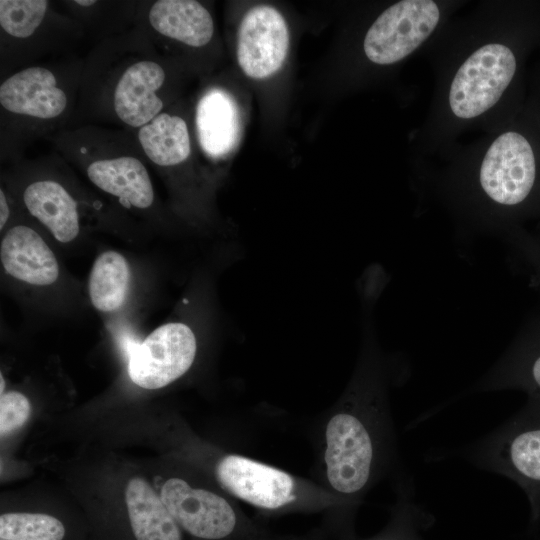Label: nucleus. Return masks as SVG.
Masks as SVG:
<instances>
[{"label":"nucleus","instance_id":"nucleus-26","mask_svg":"<svg viewBox=\"0 0 540 540\" xmlns=\"http://www.w3.org/2000/svg\"><path fill=\"white\" fill-rule=\"evenodd\" d=\"M0 384H1V389H0V391H1V395H2V394H4V388H5V380H4V378H3V374H2V373L0 374Z\"/></svg>","mask_w":540,"mask_h":540},{"label":"nucleus","instance_id":"nucleus-16","mask_svg":"<svg viewBox=\"0 0 540 540\" xmlns=\"http://www.w3.org/2000/svg\"><path fill=\"white\" fill-rule=\"evenodd\" d=\"M147 19L156 34L190 47L205 46L214 34L212 16L198 1H156L150 6Z\"/></svg>","mask_w":540,"mask_h":540},{"label":"nucleus","instance_id":"nucleus-12","mask_svg":"<svg viewBox=\"0 0 540 540\" xmlns=\"http://www.w3.org/2000/svg\"><path fill=\"white\" fill-rule=\"evenodd\" d=\"M479 389H519L540 399V317L523 326L509 349L481 379Z\"/></svg>","mask_w":540,"mask_h":540},{"label":"nucleus","instance_id":"nucleus-7","mask_svg":"<svg viewBox=\"0 0 540 540\" xmlns=\"http://www.w3.org/2000/svg\"><path fill=\"white\" fill-rule=\"evenodd\" d=\"M439 19L440 11L434 1H399L383 11L368 29L364 52L373 63H396L431 35Z\"/></svg>","mask_w":540,"mask_h":540},{"label":"nucleus","instance_id":"nucleus-4","mask_svg":"<svg viewBox=\"0 0 540 540\" xmlns=\"http://www.w3.org/2000/svg\"><path fill=\"white\" fill-rule=\"evenodd\" d=\"M214 475L228 494L262 510H282L316 499L340 503L327 489L239 454L222 455Z\"/></svg>","mask_w":540,"mask_h":540},{"label":"nucleus","instance_id":"nucleus-10","mask_svg":"<svg viewBox=\"0 0 540 540\" xmlns=\"http://www.w3.org/2000/svg\"><path fill=\"white\" fill-rule=\"evenodd\" d=\"M166 78L164 67L155 59L141 58L127 64L111 91V105L117 119L139 129L163 112L160 92Z\"/></svg>","mask_w":540,"mask_h":540},{"label":"nucleus","instance_id":"nucleus-24","mask_svg":"<svg viewBox=\"0 0 540 540\" xmlns=\"http://www.w3.org/2000/svg\"><path fill=\"white\" fill-rule=\"evenodd\" d=\"M510 242L523 262L532 285L540 291V229L535 233L515 231Z\"/></svg>","mask_w":540,"mask_h":540},{"label":"nucleus","instance_id":"nucleus-22","mask_svg":"<svg viewBox=\"0 0 540 540\" xmlns=\"http://www.w3.org/2000/svg\"><path fill=\"white\" fill-rule=\"evenodd\" d=\"M62 522L42 513H4L0 516V537L6 540H62Z\"/></svg>","mask_w":540,"mask_h":540},{"label":"nucleus","instance_id":"nucleus-20","mask_svg":"<svg viewBox=\"0 0 540 540\" xmlns=\"http://www.w3.org/2000/svg\"><path fill=\"white\" fill-rule=\"evenodd\" d=\"M131 281L126 258L117 251H105L95 259L89 275L92 305L101 312H114L125 303Z\"/></svg>","mask_w":540,"mask_h":540},{"label":"nucleus","instance_id":"nucleus-3","mask_svg":"<svg viewBox=\"0 0 540 540\" xmlns=\"http://www.w3.org/2000/svg\"><path fill=\"white\" fill-rule=\"evenodd\" d=\"M467 457L476 466L517 482L540 504V399L475 443Z\"/></svg>","mask_w":540,"mask_h":540},{"label":"nucleus","instance_id":"nucleus-17","mask_svg":"<svg viewBox=\"0 0 540 540\" xmlns=\"http://www.w3.org/2000/svg\"><path fill=\"white\" fill-rule=\"evenodd\" d=\"M28 212L61 243L73 241L79 234L77 203L67 189L54 180L30 183L23 192Z\"/></svg>","mask_w":540,"mask_h":540},{"label":"nucleus","instance_id":"nucleus-19","mask_svg":"<svg viewBox=\"0 0 540 540\" xmlns=\"http://www.w3.org/2000/svg\"><path fill=\"white\" fill-rule=\"evenodd\" d=\"M137 136L143 153L157 166L179 165L191 154L188 127L180 116L161 112L139 128Z\"/></svg>","mask_w":540,"mask_h":540},{"label":"nucleus","instance_id":"nucleus-11","mask_svg":"<svg viewBox=\"0 0 540 540\" xmlns=\"http://www.w3.org/2000/svg\"><path fill=\"white\" fill-rule=\"evenodd\" d=\"M69 97L56 73L30 66L7 77L0 85V105L15 116L51 121L68 108Z\"/></svg>","mask_w":540,"mask_h":540},{"label":"nucleus","instance_id":"nucleus-14","mask_svg":"<svg viewBox=\"0 0 540 540\" xmlns=\"http://www.w3.org/2000/svg\"><path fill=\"white\" fill-rule=\"evenodd\" d=\"M92 184L116 197L124 206L147 209L155 199L154 188L146 166L133 155L98 158L86 167Z\"/></svg>","mask_w":540,"mask_h":540},{"label":"nucleus","instance_id":"nucleus-8","mask_svg":"<svg viewBox=\"0 0 540 540\" xmlns=\"http://www.w3.org/2000/svg\"><path fill=\"white\" fill-rule=\"evenodd\" d=\"M159 495L179 527L197 538L223 539L237 526V513L224 496L182 478L166 480Z\"/></svg>","mask_w":540,"mask_h":540},{"label":"nucleus","instance_id":"nucleus-21","mask_svg":"<svg viewBox=\"0 0 540 540\" xmlns=\"http://www.w3.org/2000/svg\"><path fill=\"white\" fill-rule=\"evenodd\" d=\"M48 8L44 0H1V31L12 40H27L44 23Z\"/></svg>","mask_w":540,"mask_h":540},{"label":"nucleus","instance_id":"nucleus-25","mask_svg":"<svg viewBox=\"0 0 540 540\" xmlns=\"http://www.w3.org/2000/svg\"><path fill=\"white\" fill-rule=\"evenodd\" d=\"M10 217V207L4 190L0 189V229L2 230Z\"/></svg>","mask_w":540,"mask_h":540},{"label":"nucleus","instance_id":"nucleus-13","mask_svg":"<svg viewBox=\"0 0 540 540\" xmlns=\"http://www.w3.org/2000/svg\"><path fill=\"white\" fill-rule=\"evenodd\" d=\"M1 264L14 279L34 286H48L59 278L57 258L41 235L26 225L11 227L0 246Z\"/></svg>","mask_w":540,"mask_h":540},{"label":"nucleus","instance_id":"nucleus-5","mask_svg":"<svg viewBox=\"0 0 540 540\" xmlns=\"http://www.w3.org/2000/svg\"><path fill=\"white\" fill-rule=\"evenodd\" d=\"M517 70L518 58L509 46L490 43L480 47L452 80L448 97L451 111L462 119L483 114L498 102Z\"/></svg>","mask_w":540,"mask_h":540},{"label":"nucleus","instance_id":"nucleus-15","mask_svg":"<svg viewBox=\"0 0 540 540\" xmlns=\"http://www.w3.org/2000/svg\"><path fill=\"white\" fill-rule=\"evenodd\" d=\"M200 145L205 153L220 158L238 144L241 122L234 98L222 89H211L200 99L196 111Z\"/></svg>","mask_w":540,"mask_h":540},{"label":"nucleus","instance_id":"nucleus-23","mask_svg":"<svg viewBox=\"0 0 540 540\" xmlns=\"http://www.w3.org/2000/svg\"><path fill=\"white\" fill-rule=\"evenodd\" d=\"M31 405L28 398L18 392L9 391L0 399V434L4 437L22 427L28 420Z\"/></svg>","mask_w":540,"mask_h":540},{"label":"nucleus","instance_id":"nucleus-9","mask_svg":"<svg viewBox=\"0 0 540 540\" xmlns=\"http://www.w3.org/2000/svg\"><path fill=\"white\" fill-rule=\"evenodd\" d=\"M288 48V26L278 10L258 5L244 15L238 31L237 60L248 77L264 79L276 73Z\"/></svg>","mask_w":540,"mask_h":540},{"label":"nucleus","instance_id":"nucleus-18","mask_svg":"<svg viewBox=\"0 0 540 540\" xmlns=\"http://www.w3.org/2000/svg\"><path fill=\"white\" fill-rule=\"evenodd\" d=\"M125 502L136 540H181L179 525L145 479L128 481Z\"/></svg>","mask_w":540,"mask_h":540},{"label":"nucleus","instance_id":"nucleus-6","mask_svg":"<svg viewBox=\"0 0 540 540\" xmlns=\"http://www.w3.org/2000/svg\"><path fill=\"white\" fill-rule=\"evenodd\" d=\"M197 350V336L189 323H165L133 348L128 363L129 377L144 389L163 388L189 371Z\"/></svg>","mask_w":540,"mask_h":540},{"label":"nucleus","instance_id":"nucleus-2","mask_svg":"<svg viewBox=\"0 0 540 540\" xmlns=\"http://www.w3.org/2000/svg\"><path fill=\"white\" fill-rule=\"evenodd\" d=\"M533 139L520 130L500 134L481 162L478 182L485 197L510 214L540 213V158Z\"/></svg>","mask_w":540,"mask_h":540},{"label":"nucleus","instance_id":"nucleus-1","mask_svg":"<svg viewBox=\"0 0 540 540\" xmlns=\"http://www.w3.org/2000/svg\"><path fill=\"white\" fill-rule=\"evenodd\" d=\"M352 379L324 429L326 489L341 505L360 500L395 457L389 372L368 321Z\"/></svg>","mask_w":540,"mask_h":540},{"label":"nucleus","instance_id":"nucleus-27","mask_svg":"<svg viewBox=\"0 0 540 540\" xmlns=\"http://www.w3.org/2000/svg\"><path fill=\"white\" fill-rule=\"evenodd\" d=\"M1 540H6V539H1Z\"/></svg>","mask_w":540,"mask_h":540}]
</instances>
